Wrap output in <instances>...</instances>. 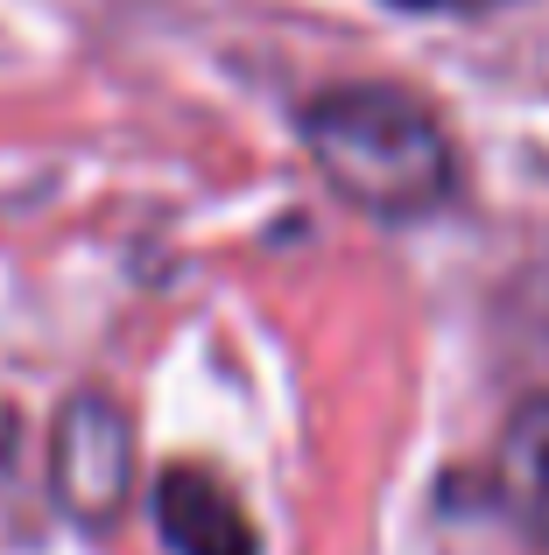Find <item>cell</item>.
Segmentation results:
<instances>
[{"label":"cell","mask_w":549,"mask_h":555,"mask_svg":"<svg viewBox=\"0 0 549 555\" xmlns=\"http://www.w3.org/2000/svg\"><path fill=\"white\" fill-rule=\"evenodd\" d=\"M296 134L317 177L353 211L387 218V225H416V218L444 211L458 190L451 134L401 85H331V92L303 99Z\"/></svg>","instance_id":"cell-1"},{"label":"cell","mask_w":549,"mask_h":555,"mask_svg":"<svg viewBox=\"0 0 549 555\" xmlns=\"http://www.w3.org/2000/svg\"><path fill=\"white\" fill-rule=\"evenodd\" d=\"M50 500L71 528L106 534L135 506V415L106 387L64 393L50 422Z\"/></svg>","instance_id":"cell-2"},{"label":"cell","mask_w":549,"mask_h":555,"mask_svg":"<svg viewBox=\"0 0 549 555\" xmlns=\"http://www.w3.org/2000/svg\"><path fill=\"white\" fill-rule=\"evenodd\" d=\"M149 506H155V534H163L169 555H261L247 506L233 500V486L212 464H191V457L163 464Z\"/></svg>","instance_id":"cell-3"},{"label":"cell","mask_w":549,"mask_h":555,"mask_svg":"<svg viewBox=\"0 0 549 555\" xmlns=\"http://www.w3.org/2000/svg\"><path fill=\"white\" fill-rule=\"evenodd\" d=\"M494 506L514 520L522 542L549 548V393L514 401L494 450Z\"/></svg>","instance_id":"cell-4"},{"label":"cell","mask_w":549,"mask_h":555,"mask_svg":"<svg viewBox=\"0 0 549 555\" xmlns=\"http://www.w3.org/2000/svg\"><path fill=\"white\" fill-rule=\"evenodd\" d=\"M387 8H401V14H494L508 0H387Z\"/></svg>","instance_id":"cell-5"},{"label":"cell","mask_w":549,"mask_h":555,"mask_svg":"<svg viewBox=\"0 0 549 555\" xmlns=\"http://www.w3.org/2000/svg\"><path fill=\"white\" fill-rule=\"evenodd\" d=\"M14 450H22V415H14V401H0V472L14 464Z\"/></svg>","instance_id":"cell-6"}]
</instances>
